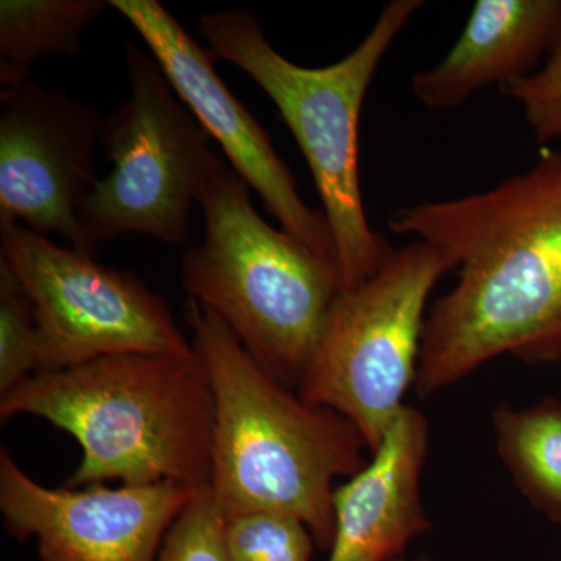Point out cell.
I'll list each match as a JSON object with an SVG mask.
<instances>
[{"label": "cell", "mask_w": 561, "mask_h": 561, "mask_svg": "<svg viewBox=\"0 0 561 561\" xmlns=\"http://www.w3.org/2000/svg\"><path fill=\"white\" fill-rule=\"evenodd\" d=\"M389 227L459 268L427 312L421 398L505 353L535 364L561 337V149L493 190L394 210Z\"/></svg>", "instance_id": "6da1fadb"}, {"label": "cell", "mask_w": 561, "mask_h": 561, "mask_svg": "<svg viewBox=\"0 0 561 561\" xmlns=\"http://www.w3.org/2000/svg\"><path fill=\"white\" fill-rule=\"evenodd\" d=\"M184 312L214 394L209 489L217 507L225 518L294 516L330 551L334 482L367 465V442L341 413L302 400L262 367L217 313L194 298Z\"/></svg>", "instance_id": "7a4b0ae2"}, {"label": "cell", "mask_w": 561, "mask_h": 561, "mask_svg": "<svg viewBox=\"0 0 561 561\" xmlns=\"http://www.w3.org/2000/svg\"><path fill=\"white\" fill-rule=\"evenodd\" d=\"M16 415L39 416L79 443L66 489L210 483L216 409L195 353L114 354L39 373L0 397V419Z\"/></svg>", "instance_id": "3957f363"}, {"label": "cell", "mask_w": 561, "mask_h": 561, "mask_svg": "<svg viewBox=\"0 0 561 561\" xmlns=\"http://www.w3.org/2000/svg\"><path fill=\"white\" fill-rule=\"evenodd\" d=\"M423 5V0H393L359 46L327 68H302L284 58L249 11H216L201 18L209 49L249 73L297 139L334 239L342 290L371 278L394 251L365 214L359 122L376 70Z\"/></svg>", "instance_id": "277c9868"}, {"label": "cell", "mask_w": 561, "mask_h": 561, "mask_svg": "<svg viewBox=\"0 0 561 561\" xmlns=\"http://www.w3.org/2000/svg\"><path fill=\"white\" fill-rule=\"evenodd\" d=\"M198 203L205 239L183 254L184 290L217 313L262 367L297 389L342 291L341 275L262 219L249 184L220 158Z\"/></svg>", "instance_id": "5b68a950"}, {"label": "cell", "mask_w": 561, "mask_h": 561, "mask_svg": "<svg viewBox=\"0 0 561 561\" xmlns=\"http://www.w3.org/2000/svg\"><path fill=\"white\" fill-rule=\"evenodd\" d=\"M453 261L431 243L394 250L371 278L335 298L297 393L341 413L370 454L415 386L427 302Z\"/></svg>", "instance_id": "8992f818"}, {"label": "cell", "mask_w": 561, "mask_h": 561, "mask_svg": "<svg viewBox=\"0 0 561 561\" xmlns=\"http://www.w3.org/2000/svg\"><path fill=\"white\" fill-rule=\"evenodd\" d=\"M127 72L130 98L102 124L101 146L113 169L81 205V228L95 249L122 234L187 245L191 206L217 154L153 55L128 44Z\"/></svg>", "instance_id": "52a82bcc"}, {"label": "cell", "mask_w": 561, "mask_h": 561, "mask_svg": "<svg viewBox=\"0 0 561 561\" xmlns=\"http://www.w3.org/2000/svg\"><path fill=\"white\" fill-rule=\"evenodd\" d=\"M0 238V260L10 265L35 309L39 373L114 354L195 353L165 301L135 273L105 267L2 217Z\"/></svg>", "instance_id": "ba28073f"}, {"label": "cell", "mask_w": 561, "mask_h": 561, "mask_svg": "<svg viewBox=\"0 0 561 561\" xmlns=\"http://www.w3.org/2000/svg\"><path fill=\"white\" fill-rule=\"evenodd\" d=\"M0 101V217L46 238L61 236L77 253L95 257L79 210L99 183L98 111L32 80L2 90Z\"/></svg>", "instance_id": "9c48e42d"}, {"label": "cell", "mask_w": 561, "mask_h": 561, "mask_svg": "<svg viewBox=\"0 0 561 561\" xmlns=\"http://www.w3.org/2000/svg\"><path fill=\"white\" fill-rule=\"evenodd\" d=\"M110 5L142 36L173 91L220 144L232 171L256 191L283 230L341 275L327 217L302 202L297 180L273 149L271 136L214 69V51L203 49L158 0H113Z\"/></svg>", "instance_id": "30bf717a"}, {"label": "cell", "mask_w": 561, "mask_h": 561, "mask_svg": "<svg viewBox=\"0 0 561 561\" xmlns=\"http://www.w3.org/2000/svg\"><path fill=\"white\" fill-rule=\"evenodd\" d=\"M180 483L51 490L0 451V512L11 537L38 538L41 561H154L195 491Z\"/></svg>", "instance_id": "8fae6325"}, {"label": "cell", "mask_w": 561, "mask_h": 561, "mask_svg": "<svg viewBox=\"0 0 561 561\" xmlns=\"http://www.w3.org/2000/svg\"><path fill=\"white\" fill-rule=\"evenodd\" d=\"M430 423L405 404L367 465L334 491V538L328 561H397L431 529L421 479Z\"/></svg>", "instance_id": "7c38bea8"}, {"label": "cell", "mask_w": 561, "mask_h": 561, "mask_svg": "<svg viewBox=\"0 0 561 561\" xmlns=\"http://www.w3.org/2000/svg\"><path fill=\"white\" fill-rule=\"evenodd\" d=\"M560 32L561 0H478L448 55L412 77L413 95L430 110L460 108L478 91L534 73Z\"/></svg>", "instance_id": "4fadbf2b"}, {"label": "cell", "mask_w": 561, "mask_h": 561, "mask_svg": "<svg viewBox=\"0 0 561 561\" xmlns=\"http://www.w3.org/2000/svg\"><path fill=\"white\" fill-rule=\"evenodd\" d=\"M105 0H2L0 83L13 90L31 81L33 65L50 57H76L81 33L110 9Z\"/></svg>", "instance_id": "5bb4252c"}, {"label": "cell", "mask_w": 561, "mask_h": 561, "mask_svg": "<svg viewBox=\"0 0 561 561\" xmlns=\"http://www.w3.org/2000/svg\"><path fill=\"white\" fill-rule=\"evenodd\" d=\"M491 426L516 489L538 512L561 523V402L549 398L529 408L497 405Z\"/></svg>", "instance_id": "9a60e30c"}, {"label": "cell", "mask_w": 561, "mask_h": 561, "mask_svg": "<svg viewBox=\"0 0 561 561\" xmlns=\"http://www.w3.org/2000/svg\"><path fill=\"white\" fill-rule=\"evenodd\" d=\"M225 549L230 561H311V530L294 516L249 512L227 516Z\"/></svg>", "instance_id": "2e32d148"}, {"label": "cell", "mask_w": 561, "mask_h": 561, "mask_svg": "<svg viewBox=\"0 0 561 561\" xmlns=\"http://www.w3.org/2000/svg\"><path fill=\"white\" fill-rule=\"evenodd\" d=\"M38 373L35 309L10 265L0 260V397Z\"/></svg>", "instance_id": "e0dca14e"}, {"label": "cell", "mask_w": 561, "mask_h": 561, "mask_svg": "<svg viewBox=\"0 0 561 561\" xmlns=\"http://www.w3.org/2000/svg\"><path fill=\"white\" fill-rule=\"evenodd\" d=\"M224 527L225 516L213 491L201 486L173 522L154 561H230Z\"/></svg>", "instance_id": "ac0fdd59"}, {"label": "cell", "mask_w": 561, "mask_h": 561, "mask_svg": "<svg viewBox=\"0 0 561 561\" xmlns=\"http://www.w3.org/2000/svg\"><path fill=\"white\" fill-rule=\"evenodd\" d=\"M501 91L522 105L537 144L561 146V32L541 68Z\"/></svg>", "instance_id": "d6986e66"}, {"label": "cell", "mask_w": 561, "mask_h": 561, "mask_svg": "<svg viewBox=\"0 0 561 561\" xmlns=\"http://www.w3.org/2000/svg\"><path fill=\"white\" fill-rule=\"evenodd\" d=\"M537 362H560L561 364V337L553 342L549 348L542 351Z\"/></svg>", "instance_id": "ffe728a7"}, {"label": "cell", "mask_w": 561, "mask_h": 561, "mask_svg": "<svg viewBox=\"0 0 561 561\" xmlns=\"http://www.w3.org/2000/svg\"><path fill=\"white\" fill-rule=\"evenodd\" d=\"M397 561H432L431 559H427V557H416V559H400Z\"/></svg>", "instance_id": "44dd1931"}]
</instances>
